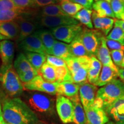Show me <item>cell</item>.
<instances>
[{
  "label": "cell",
  "instance_id": "obj_9",
  "mask_svg": "<svg viewBox=\"0 0 124 124\" xmlns=\"http://www.w3.org/2000/svg\"><path fill=\"white\" fill-rule=\"evenodd\" d=\"M0 57L1 66L0 72L13 67L15 57V44L10 40L0 41Z\"/></svg>",
  "mask_w": 124,
  "mask_h": 124
},
{
  "label": "cell",
  "instance_id": "obj_33",
  "mask_svg": "<svg viewBox=\"0 0 124 124\" xmlns=\"http://www.w3.org/2000/svg\"><path fill=\"white\" fill-rule=\"evenodd\" d=\"M106 39L114 40L124 46V32L117 24H114L113 29L107 36Z\"/></svg>",
  "mask_w": 124,
  "mask_h": 124
},
{
  "label": "cell",
  "instance_id": "obj_16",
  "mask_svg": "<svg viewBox=\"0 0 124 124\" xmlns=\"http://www.w3.org/2000/svg\"><path fill=\"white\" fill-rule=\"evenodd\" d=\"M87 118V124H106L108 122L107 113L102 108L92 106L85 110Z\"/></svg>",
  "mask_w": 124,
  "mask_h": 124
},
{
  "label": "cell",
  "instance_id": "obj_34",
  "mask_svg": "<svg viewBox=\"0 0 124 124\" xmlns=\"http://www.w3.org/2000/svg\"><path fill=\"white\" fill-rule=\"evenodd\" d=\"M111 9L115 17L119 20H124V1L123 0H111Z\"/></svg>",
  "mask_w": 124,
  "mask_h": 124
},
{
  "label": "cell",
  "instance_id": "obj_19",
  "mask_svg": "<svg viewBox=\"0 0 124 124\" xmlns=\"http://www.w3.org/2000/svg\"><path fill=\"white\" fill-rule=\"evenodd\" d=\"M115 20L114 18L110 17H100L96 15L95 12L93 11L92 20L93 26L97 30L101 31L102 33L106 36L114 27Z\"/></svg>",
  "mask_w": 124,
  "mask_h": 124
},
{
  "label": "cell",
  "instance_id": "obj_57",
  "mask_svg": "<svg viewBox=\"0 0 124 124\" xmlns=\"http://www.w3.org/2000/svg\"><path fill=\"white\" fill-rule=\"evenodd\" d=\"M110 1H111V0H110Z\"/></svg>",
  "mask_w": 124,
  "mask_h": 124
},
{
  "label": "cell",
  "instance_id": "obj_5",
  "mask_svg": "<svg viewBox=\"0 0 124 124\" xmlns=\"http://www.w3.org/2000/svg\"><path fill=\"white\" fill-rule=\"evenodd\" d=\"M80 36L89 56H96L101 44L102 38L104 36L97 29L85 28Z\"/></svg>",
  "mask_w": 124,
  "mask_h": 124
},
{
  "label": "cell",
  "instance_id": "obj_56",
  "mask_svg": "<svg viewBox=\"0 0 124 124\" xmlns=\"http://www.w3.org/2000/svg\"><path fill=\"white\" fill-rule=\"evenodd\" d=\"M123 1H124V0H123Z\"/></svg>",
  "mask_w": 124,
  "mask_h": 124
},
{
  "label": "cell",
  "instance_id": "obj_8",
  "mask_svg": "<svg viewBox=\"0 0 124 124\" xmlns=\"http://www.w3.org/2000/svg\"><path fill=\"white\" fill-rule=\"evenodd\" d=\"M55 106L60 120L64 124L74 122V105L70 99L62 95H57Z\"/></svg>",
  "mask_w": 124,
  "mask_h": 124
},
{
  "label": "cell",
  "instance_id": "obj_40",
  "mask_svg": "<svg viewBox=\"0 0 124 124\" xmlns=\"http://www.w3.org/2000/svg\"><path fill=\"white\" fill-rule=\"evenodd\" d=\"M112 60L117 67H120L124 55V51L121 50H111L110 51Z\"/></svg>",
  "mask_w": 124,
  "mask_h": 124
},
{
  "label": "cell",
  "instance_id": "obj_45",
  "mask_svg": "<svg viewBox=\"0 0 124 124\" xmlns=\"http://www.w3.org/2000/svg\"><path fill=\"white\" fill-rule=\"evenodd\" d=\"M7 97V95L5 93L4 90H3L2 86H1V83H0V102H2Z\"/></svg>",
  "mask_w": 124,
  "mask_h": 124
},
{
  "label": "cell",
  "instance_id": "obj_46",
  "mask_svg": "<svg viewBox=\"0 0 124 124\" xmlns=\"http://www.w3.org/2000/svg\"><path fill=\"white\" fill-rule=\"evenodd\" d=\"M114 24L118 25L124 32V20H119L117 19L115 20Z\"/></svg>",
  "mask_w": 124,
  "mask_h": 124
},
{
  "label": "cell",
  "instance_id": "obj_22",
  "mask_svg": "<svg viewBox=\"0 0 124 124\" xmlns=\"http://www.w3.org/2000/svg\"><path fill=\"white\" fill-rule=\"evenodd\" d=\"M93 9L98 16L101 18H115L110 4L104 0L95 1L93 5Z\"/></svg>",
  "mask_w": 124,
  "mask_h": 124
},
{
  "label": "cell",
  "instance_id": "obj_49",
  "mask_svg": "<svg viewBox=\"0 0 124 124\" xmlns=\"http://www.w3.org/2000/svg\"><path fill=\"white\" fill-rule=\"evenodd\" d=\"M120 67L121 68V69H124V55L123 57V59H122L121 64V66H120Z\"/></svg>",
  "mask_w": 124,
  "mask_h": 124
},
{
  "label": "cell",
  "instance_id": "obj_36",
  "mask_svg": "<svg viewBox=\"0 0 124 124\" xmlns=\"http://www.w3.org/2000/svg\"><path fill=\"white\" fill-rule=\"evenodd\" d=\"M46 62H47L48 64L55 67L67 66L66 61L62 59L58 58V57L55 56L54 55H46Z\"/></svg>",
  "mask_w": 124,
  "mask_h": 124
},
{
  "label": "cell",
  "instance_id": "obj_31",
  "mask_svg": "<svg viewBox=\"0 0 124 124\" xmlns=\"http://www.w3.org/2000/svg\"><path fill=\"white\" fill-rule=\"evenodd\" d=\"M60 5L63 11L69 16L72 17L77 15L80 10L84 8L80 5L72 2L70 0H62L60 1Z\"/></svg>",
  "mask_w": 124,
  "mask_h": 124
},
{
  "label": "cell",
  "instance_id": "obj_20",
  "mask_svg": "<svg viewBox=\"0 0 124 124\" xmlns=\"http://www.w3.org/2000/svg\"><path fill=\"white\" fill-rule=\"evenodd\" d=\"M19 25L20 32L17 41L20 43L29 35L35 32L36 29L38 28L36 23L29 21L28 20H22L17 21Z\"/></svg>",
  "mask_w": 124,
  "mask_h": 124
},
{
  "label": "cell",
  "instance_id": "obj_47",
  "mask_svg": "<svg viewBox=\"0 0 124 124\" xmlns=\"http://www.w3.org/2000/svg\"><path fill=\"white\" fill-rule=\"evenodd\" d=\"M118 77L124 83V69H119L118 70Z\"/></svg>",
  "mask_w": 124,
  "mask_h": 124
},
{
  "label": "cell",
  "instance_id": "obj_50",
  "mask_svg": "<svg viewBox=\"0 0 124 124\" xmlns=\"http://www.w3.org/2000/svg\"><path fill=\"white\" fill-rule=\"evenodd\" d=\"M106 124H116L115 122H114L113 121H110V122H108V123H106Z\"/></svg>",
  "mask_w": 124,
  "mask_h": 124
},
{
  "label": "cell",
  "instance_id": "obj_27",
  "mask_svg": "<svg viewBox=\"0 0 124 124\" xmlns=\"http://www.w3.org/2000/svg\"><path fill=\"white\" fill-rule=\"evenodd\" d=\"M93 10L83 8L73 17L80 24L86 26L87 28L93 29L94 26L92 21Z\"/></svg>",
  "mask_w": 124,
  "mask_h": 124
},
{
  "label": "cell",
  "instance_id": "obj_13",
  "mask_svg": "<svg viewBox=\"0 0 124 124\" xmlns=\"http://www.w3.org/2000/svg\"><path fill=\"white\" fill-rule=\"evenodd\" d=\"M80 85L72 82L65 81L58 83L56 87V95H62L70 99L71 101L80 98Z\"/></svg>",
  "mask_w": 124,
  "mask_h": 124
},
{
  "label": "cell",
  "instance_id": "obj_54",
  "mask_svg": "<svg viewBox=\"0 0 124 124\" xmlns=\"http://www.w3.org/2000/svg\"><path fill=\"white\" fill-rule=\"evenodd\" d=\"M62 1V0H59V1H60H60Z\"/></svg>",
  "mask_w": 124,
  "mask_h": 124
},
{
  "label": "cell",
  "instance_id": "obj_11",
  "mask_svg": "<svg viewBox=\"0 0 124 124\" xmlns=\"http://www.w3.org/2000/svg\"><path fill=\"white\" fill-rule=\"evenodd\" d=\"M78 21L72 17L66 16H41L39 24L42 27L48 28H55L61 26L79 24Z\"/></svg>",
  "mask_w": 124,
  "mask_h": 124
},
{
  "label": "cell",
  "instance_id": "obj_4",
  "mask_svg": "<svg viewBox=\"0 0 124 124\" xmlns=\"http://www.w3.org/2000/svg\"><path fill=\"white\" fill-rule=\"evenodd\" d=\"M28 105L38 115L49 114L54 111L55 101L49 94L43 93H29L26 95Z\"/></svg>",
  "mask_w": 124,
  "mask_h": 124
},
{
  "label": "cell",
  "instance_id": "obj_18",
  "mask_svg": "<svg viewBox=\"0 0 124 124\" xmlns=\"http://www.w3.org/2000/svg\"><path fill=\"white\" fill-rule=\"evenodd\" d=\"M95 56L101 62L102 66L109 67L115 71L118 72L119 69L113 63L109 49L108 48V46L106 44V38L104 36L102 38L101 44L100 45Z\"/></svg>",
  "mask_w": 124,
  "mask_h": 124
},
{
  "label": "cell",
  "instance_id": "obj_26",
  "mask_svg": "<svg viewBox=\"0 0 124 124\" xmlns=\"http://www.w3.org/2000/svg\"><path fill=\"white\" fill-rule=\"evenodd\" d=\"M24 54L33 69L39 72L41 67L46 63V55L31 52H24Z\"/></svg>",
  "mask_w": 124,
  "mask_h": 124
},
{
  "label": "cell",
  "instance_id": "obj_53",
  "mask_svg": "<svg viewBox=\"0 0 124 124\" xmlns=\"http://www.w3.org/2000/svg\"><path fill=\"white\" fill-rule=\"evenodd\" d=\"M4 124H7V123H6L5 122H4Z\"/></svg>",
  "mask_w": 124,
  "mask_h": 124
},
{
  "label": "cell",
  "instance_id": "obj_10",
  "mask_svg": "<svg viewBox=\"0 0 124 124\" xmlns=\"http://www.w3.org/2000/svg\"><path fill=\"white\" fill-rule=\"evenodd\" d=\"M18 46L24 52H31L46 55V48L36 31L18 43Z\"/></svg>",
  "mask_w": 124,
  "mask_h": 124
},
{
  "label": "cell",
  "instance_id": "obj_37",
  "mask_svg": "<svg viewBox=\"0 0 124 124\" xmlns=\"http://www.w3.org/2000/svg\"><path fill=\"white\" fill-rule=\"evenodd\" d=\"M101 70L90 66L87 74V81L91 84L95 85L98 80Z\"/></svg>",
  "mask_w": 124,
  "mask_h": 124
},
{
  "label": "cell",
  "instance_id": "obj_44",
  "mask_svg": "<svg viewBox=\"0 0 124 124\" xmlns=\"http://www.w3.org/2000/svg\"><path fill=\"white\" fill-rule=\"evenodd\" d=\"M70 1L79 4L84 8L90 9V10L92 9L93 5L94 4L93 0H70Z\"/></svg>",
  "mask_w": 124,
  "mask_h": 124
},
{
  "label": "cell",
  "instance_id": "obj_55",
  "mask_svg": "<svg viewBox=\"0 0 124 124\" xmlns=\"http://www.w3.org/2000/svg\"></svg>",
  "mask_w": 124,
  "mask_h": 124
},
{
  "label": "cell",
  "instance_id": "obj_41",
  "mask_svg": "<svg viewBox=\"0 0 124 124\" xmlns=\"http://www.w3.org/2000/svg\"><path fill=\"white\" fill-rule=\"evenodd\" d=\"M19 9L14 4L12 0H0V11Z\"/></svg>",
  "mask_w": 124,
  "mask_h": 124
},
{
  "label": "cell",
  "instance_id": "obj_48",
  "mask_svg": "<svg viewBox=\"0 0 124 124\" xmlns=\"http://www.w3.org/2000/svg\"><path fill=\"white\" fill-rule=\"evenodd\" d=\"M4 121V118L2 116V102H0V121Z\"/></svg>",
  "mask_w": 124,
  "mask_h": 124
},
{
  "label": "cell",
  "instance_id": "obj_2",
  "mask_svg": "<svg viewBox=\"0 0 124 124\" xmlns=\"http://www.w3.org/2000/svg\"><path fill=\"white\" fill-rule=\"evenodd\" d=\"M124 97V83L117 78L98 90L96 95L101 102L105 111L116 101Z\"/></svg>",
  "mask_w": 124,
  "mask_h": 124
},
{
  "label": "cell",
  "instance_id": "obj_15",
  "mask_svg": "<svg viewBox=\"0 0 124 124\" xmlns=\"http://www.w3.org/2000/svg\"><path fill=\"white\" fill-rule=\"evenodd\" d=\"M20 32L17 21L0 23V41L17 39Z\"/></svg>",
  "mask_w": 124,
  "mask_h": 124
},
{
  "label": "cell",
  "instance_id": "obj_35",
  "mask_svg": "<svg viewBox=\"0 0 124 124\" xmlns=\"http://www.w3.org/2000/svg\"><path fill=\"white\" fill-rule=\"evenodd\" d=\"M55 71L56 82L60 83L65 81L72 82L71 74L67 66L55 67Z\"/></svg>",
  "mask_w": 124,
  "mask_h": 124
},
{
  "label": "cell",
  "instance_id": "obj_32",
  "mask_svg": "<svg viewBox=\"0 0 124 124\" xmlns=\"http://www.w3.org/2000/svg\"><path fill=\"white\" fill-rule=\"evenodd\" d=\"M41 16H68L62 9L60 4H55L43 7Z\"/></svg>",
  "mask_w": 124,
  "mask_h": 124
},
{
  "label": "cell",
  "instance_id": "obj_14",
  "mask_svg": "<svg viewBox=\"0 0 124 124\" xmlns=\"http://www.w3.org/2000/svg\"><path fill=\"white\" fill-rule=\"evenodd\" d=\"M32 11L30 9H16L0 11V23L9 21H18L28 20L32 16Z\"/></svg>",
  "mask_w": 124,
  "mask_h": 124
},
{
  "label": "cell",
  "instance_id": "obj_12",
  "mask_svg": "<svg viewBox=\"0 0 124 124\" xmlns=\"http://www.w3.org/2000/svg\"><path fill=\"white\" fill-rule=\"evenodd\" d=\"M97 92V86L89 82L80 85L79 98L84 110L90 108L94 104Z\"/></svg>",
  "mask_w": 124,
  "mask_h": 124
},
{
  "label": "cell",
  "instance_id": "obj_23",
  "mask_svg": "<svg viewBox=\"0 0 124 124\" xmlns=\"http://www.w3.org/2000/svg\"><path fill=\"white\" fill-rule=\"evenodd\" d=\"M118 77V72L108 66H102L98 80L95 83V86L102 87L108 84L113 80Z\"/></svg>",
  "mask_w": 124,
  "mask_h": 124
},
{
  "label": "cell",
  "instance_id": "obj_3",
  "mask_svg": "<svg viewBox=\"0 0 124 124\" xmlns=\"http://www.w3.org/2000/svg\"><path fill=\"white\" fill-rule=\"evenodd\" d=\"M0 83L7 97L16 98L22 95L24 86L13 66L0 72Z\"/></svg>",
  "mask_w": 124,
  "mask_h": 124
},
{
  "label": "cell",
  "instance_id": "obj_29",
  "mask_svg": "<svg viewBox=\"0 0 124 124\" xmlns=\"http://www.w3.org/2000/svg\"><path fill=\"white\" fill-rule=\"evenodd\" d=\"M72 55L74 57H82L89 56L84 45L82 43L80 35L75 38L69 44Z\"/></svg>",
  "mask_w": 124,
  "mask_h": 124
},
{
  "label": "cell",
  "instance_id": "obj_52",
  "mask_svg": "<svg viewBox=\"0 0 124 124\" xmlns=\"http://www.w3.org/2000/svg\"><path fill=\"white\" fill-rule=\"evenodd\" d=\"M95 1H100V0H94ZM104 1H108V2H110V0H104Z\"/></svg>",
  "mask_w": 124,
  "mask_h": 124
},
{
  "label": "cell",
  "instance_id": "obj_39",
  "mask_svg": "<svg viewBox=\"0 0 124 124\" xmlns=\"http://www.w3.org/2000/svg\"><path fill=\"white\" fill-rule=\"evenodd\" d=\"M38 75H39V74L38 71L35 69H33L32 70L19 74L18 77H19L20 79L21 80V82L24 84V83H27V82L31 81V80L33 79L34 78Z\"/></svg>",
  "mask_w": 124,
  "mask_h": 124
},
{
  "label": "cell",
  "instance_id": "obj_38",
  "mask_svg": "<svg viewBox=\"0 0 124 124\" xmlns=\"http://www.w3.org/2000/svg\"><path fill=\"white\" fill-rule=\"evenodd\" d=\"M14 4L18 8L22 9H29L36 8L33 0H12Z\"/></svg>",
  "mask_w": 124,
  "mask_h": 124
},
{
  "label": "cell",
  "instance_id": "obj_1",
  "mask_svg": "<svg viewBox=\"0 0 124 124\" xmlns=\"http://www.w3.org/2000/svg\"><path fill=\"white\" fill-rule=\"evenodd\" d=\"M2 116L8 124H38V116L19 97H7L2 102Z\"/></svg>",
  "mask_w": 124,
  "mask_h": 124
},
{
  "label": "cell",
  "instance_id": "obj_25",
  "mask_svg": "<svg viewBox=\"0 0 124 124\" xmlns=\"http://www.w3.org/2000/svg\"><path fill=\"white\" fill-rule=\"evenodd\" d=\"M74 105V123L75 124H87V118L84 108L80 98L71 101Z\"/></svg>",
  "mask_w": 124,
  "mask_h": 124
},
{
  "label": "cell",
  "instance_id": "obj_17",
  "mask_svg": "<svg viewBox=\"0 0 124 124\" xmlns=\"http://www.w3.org/2000/svg\"><path fill=\"white\" fill-rule=\"evenodd\" d=\"M105 111L116 124H124V97L116 101Z\"/></svg>",
  "mask_w": 124,
  "mask_h": 124
},
{
  "label": "cell",
  "instance_id": "obj_24",
  "mask_svg": "<svg viewBox=\"0 0 124 124\" xmlns=\"http://www.w3.org/2000/svg\"><path fill=\"white\" fill-rule=\"evenodd\" d=\"M13 66L18 75L34 69L24 53L18 54L13 62Z\"/></svg>",
  "mask_w": 124,
  "mask_h": 124
},
{
  "label": "cell",
  "instance_id": "obj_21",
  "mask_svg": "<svg viewBox=\"0 0 124 124\" xmlns=\"http://www.w3.org/2000/svg\"><path fill=\"white\" fill-rule=\"evenodd\" d=\"M51 55L58 57L65 61L74 57L71 54L69 44L57 40L54 43Z\"/></svg>",
  "mask_w": 124,
  "mask_h": 124
},
{
  "label": "cell",
  "instance_id": "obj_43",
  "mask_svg": "<svg viewBox=\"0 0 124 124\" xmlns=\"http://www.w3.org/2000/svg\"><path fill=\"white\" fill-rule=\"evenodd\" d=\"M33 1L36 7H44L49 5L57 4L59 2V0H33Z\"/></svg>",
  "mask_w": 124,
  "mask_h": 124
},
{
  "label": "cell",
  "instance_id": "obj_6",
  "mask_svg": "<svg viewBox=\"0 0 124 124\" xmlns=\"http://www.w3.org/2000/svg\"><path fill=\"white\" fill-rule=\"evenodd\" d=\"M83 28H84L82 27V25L79 23L78 24L68 25L51 29V32L55 39L67 44H70L81 34Z\"/></svg>",
  "mask_w": 124,
  "mask_h": 124
},
{
  "label": "cell",
  "instance_id": "obj_30",
  "mask_svg": "<svg viewBox=\"0 0 124 124\" xmlns=\"http://www.w3.org/2000/svg\"><path fill=\"white\" fill-rule=\"evenodd\" d=\"M39 74L46 81L51 83L56 82L55 67L48 64L47 62L44 63L40 69Z\"/></svg>",
  "mask_w": 124,
  "mask_h": 124
},
{
  "label": "cell",
  "instance_id": "obj_42",
  "mask_svg": "<svg viewBox=\"0 0 124 124\" xmlns=\"http://www.w3.org/2000/svg\"><path fill=\"white\" fill-rule=\"evenodd\" d=\"M106 41L108 49H110L111 50H121L124 51V46L121 44L120 43L107 39H106Z\"/></svg>",
  "mask_w": 124,
  "mask_h": 124
},
{
  "label": "cell",
  "instance_id": "obj_28",
  "mask_svg": "<svg viewBox=\"0 0 124 124\" xmlns=\"http://www.w3.org/2000/svg\"><path fill=\"white\" fill-rule=\"evenodd\" d=\"M46 48L47 55H51L52 49L56 40L51 31L39 30L36 31Z\"/></svg>",
  "mask_w": 124,
  "mask_h": 124
},
{
  "label": "cell",
  "instance_id": "obj_51",
  "mask_svg": "<svg viewBox=\"0 0 124 124\" xmlns=\"http://www.w3.org/2000/svg\"><path fill=\"white\" fill-rule=\"evenodd\" d=\"M38 124H46L45 123V122H44L40 121L39 122V123H38Z\"/></svg>",
  "mask_w": 124,
  "mask_h": 124
},
{
  "label": "cell",
  "instance_id": "obj_7",
  "mask_svg": "<svg viewBox=\"0 0 124 124\" xmlns=\"http://www.w3.org/2000/svg\"><path fill=\"white\" fill-rule=\"evenodd\" d=\"M58 82L51 83L45 80L40 75H37L32 80L24 83L25 90L43 93L51 95H56V87Z\"/></svg>",
  "mask_w": 124,
  "mask_h": 124
}]
</instances>
